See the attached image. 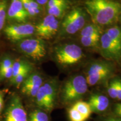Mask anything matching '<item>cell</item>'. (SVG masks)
Returning a JSON list of instances; mask_svg holds the SVG:
<instances>
[{
  "label": "cell",
  "mask_w": 121,
  "mask_h": 121,
  "mask_svg": "<svg viewBox=\"0 0 121 121\" xmlns=\"http://www.w3.org/2000/svg\"><path fill=\"white\" fill-rule=\"evenodd\" d=\"M29 121H49L47 114L42 109H36L29 115Z\"/></svg>",
  "instance_id": "obj_21"
},
{
  "label": "cell",
  "mask_w": 121,
  "mask_h": 121,
  "mask_svg": "<svg viewBox=\"0 0 121 121\" xmlns=\"http://www.w3.org/2000/svg\"><path fill=\"white\" fill-rule=\"evenodd\" d=\"M112 112L113 116L121 119V102L117 103L113 105Z\"/></svg>",
  "instance_id": "obj_26"
},
{
  "label": "cell",
  "mask_w": 121,
  "mask_h": 121,
  "mask_svg": "<svg viewBox=\"0 0 121 121\" xmlns=\"http://www.w3.org/2000/svg\"><path fill=\"white\" fill-rule=\"evenodd\" d=\"M88 104L92 112L102 114L105 112L110 107V100L106 95L100 93H94L89 97Z\"/></svg>",
  "instance_id": "obj_12"
},
{
  "label": "cell",
  "mask_w": 121,
  "mask_h": 121,
  "mask_svg": "<svg viewBox=\"0 0 121 121\" xmlns=\"http://www.w3.org/2000/svg\"><path fill=\"white\" fill-rule=\"evenodd\" d=\"M117 100L121 102V78H118V89H117Z\"/></svg>",
  "instance_id": "obj_27"
},
{
  "label": "cell",
  "mask_w": 121,
  "mask_h": 121,
  "mask_svg": "<svg viewBox=\"0 0 121 121\" xmlns=\"http://www.w3.org/2000/svg\"><path fill=\"white\" fill-rule=\"evenodd\" d=\"M100 36L96 35L90 37H80V42L84 47L89 48L98 47H99Z\"/></svg>",
  "instance_id": "obj_19"
},
{
  "label": "cell",
  "mask_w": 121,
  "mask_h": 121,
  "mask_svg": "<svg viewBox=\"0 0 121 121\" xmlns=\"http://www.w3.org/2000/svg\"><path fill=\"white\" fill-rule=\"evenodd\" d=\"M3 105H4V99L2 94L0 93V112L2 109Z\"/></svg>",
  "instance_id": "obj_30"
},
{
  "label": "cell",
  "mask_w": 121,
  "mask_h": 121,
  "mask_svg": "<svg viewBox=\"0 0 121 121\" xmlns=\"http://www.w3.org/2000/svg\"><path fill=\"white\" fill-rule=\"evenodd\" d=\"M72 106H73L78 112L81 113L86 120L90 117L92 111L87 102L80 100L73 104Z\"/></svg>",
  "instance_id": "obj_17"
},
{
  "label": "cell",
  "mask_w": 121,
  "mask_h": 121,
  "mask_svg": "<svg viewBox=\"0 0 121 121\" xmlns=\"http://www.w3.org/2000/svg\"><path fill=\"white\" fill-rule=\"evenodd\" d=\"M29 65L30 64L22 60H18L13 62V76H12L11 80L16 77L18 74L20 73L22 70L26 69Z\"/></svg>",
  "instance_id": "obj_22"
},
{
  "label": "cell",
  "mask_w": 121,
  "mask_h": 121,
  "mask_svg": "<svg viewBox=\"0 0 121 121\" xmlns=\"http://www.w3.org/2000/svg\"><path fill=\"white\" fill-rule=\"evenodd\" d=\"M13 62L10 58H4L0 65V72H2L6 69L11 67L13 65Z\"/></svg>",
  "instance_id": "obj_25"
},
{
  "label": "cell",
  "mask_w": 121,
  "mask_h": 121,
  "mask_svg": "<svg viewBox=\"0 0 121 121\" xmlns=\"http://www.w3.org/2000/svg\"><path fill=\"white\" fill-rule=\"evenodd\" d=\"M115 71L114 62L106 60H95L88 65L85 77L89 86H93L110 80Z\"/></svg>",
  "instance_id": "obj_4"
},
{
  "label": "cell",
  "mask_w": 121,
  "mask_h": 121,
  "mask_svg": "<svg viewBox=\"0 0 121 121\" xmlns=\"http://www.w3.org/2000/svg\"><path fill=\"white\" fill-rule=\"evenodd\" d=\"M118 77H113L109 80L108 87L107 93L111 99L116 100L117 98L118 89Z\"/></svg>",
  "instance_id": "obj_20"
},
{
  "label": "cell",
  "mask_w": 121,
  "mask_h": 121,
  "mask_svg": "<svg viewBox=\"0 0 121 121\" xmlns=\"http://www.w3.org/2000/svg\"><path fill=\"white\" fill-rule=\"evenodd\" d=\"M31 69H32V68H31V65H30L26 69H24L20 73L18 74L16 77L11 80L12 84L17 87H19L25 81V80L28 78V76L31 73Z\"/></svg>",
  "instance_id": "obj_18"
},
{
  "label": "cell",
  "mask_w": 121,
  "mask_h": 121,
  "mask_svg": "<svg viewBox=\"0 0 121 121\" xmlns=\"http://www.w3.org/2000/svg\"><path fill=\"white\" fill-rule=\"evenodd\" d=\"M84 54L79 45L76 44H63L56 47L54 57L56 62L63 67L75 65L84 58Z\"/></svg>",
  "instance_id": "obj_5"
},
{
  "label": "cell",
  "mask_w": 121,
  "mask_h": 121,
  "mask_svg": "<svg viewBox=\"0 0 121 121\" xmlns=\"http://www.w3.org/2000/svg\"><path fill=\"white\" fill-rule=\"evenodd\" d=\"M4 121H29L26 110L19 96L14 95L11 98L6 112Z\"/></svg>",
  "instance_id": "obj_10"
},
{
  "label": "cell",
  "mask_w": 121,
  "mask_h": 121,
  "mask_svg": "<svg viewBox=\"0 0 121 121\" xmlns=\"http://www.w3.org/2000/svg\"><path fill=\"white\" fill-rule=\"evenodd\" d=\"M58 92L56 80L52 79L43 82L35 97L38 107L44 111H52L55 105Z\"/></svg>",
  "instance_id": "obj_6"
},
{
  "label": "cell",
  "mask_w": 121,
  "mask_h": 121,
  "mask_svg": "<svg viewBox=\"0 0 121 121\" xmlns=\"http://www.w3.org/2000/svg\"><path fill=\"white\" fill-rule=\"evenodd\" d=\"M68 116L69 121H86L84 116L72 106L68 110Z\"/></svg>",
  "instance_id": "obj_23"
},
{
  "label": "cell",
  "mask_w": 121,
  "mask_h": 121,
  "mask_svg": "<svg viewBox=\"0 0 121 121\" xmlns=\"http://www.w3.org/2000/svg\"><path fill=\"white\" fill-rule=\"evenodd\" d=\"M0 1H1V0H0Z\"/></svg>",
  "instance_id": "obj_32"
},
{
  "label": "cell",
  "mask_w": 121,
  "mask_h": 121,
  "mask_svg": "<svg viewBox=\"0 0 121 121\" xmlns=\"http://www.w3.org/2000/svg\"><path fill=\"white\" fill-rule=\"evenodd\" d=\"M84 7L92 22L100 28L118 22L121 3L117 0H86Z\"/></svg>",
  "instance_id": "obj_1"
},
{
  "label": "cell",
  "mask_w": 121,
  "mask_h": 121,
  "mask_svg": "<svg viewBox=\"0 0 121 121\" xmlns=\"http://www.w3.org/2000/svg\"><path fill=\"white\" fill-rule=\"evenodd\" d=\"M88 16L86 11L75 7L65 15L60 22L58 35L60 37H69L80 32L87 24Z\"/></svg>",
  "instance_id": "obj_3"
},
{
  "label": "cell",
  "mask_w": 121,
  "mask_h": 121,
  "mask_svg": "<svg viewBox=\"0 0 121 121\" xmlns=\"http://www.w3.org/2000/svg\"><path fill=\"white\" fill-rule=\"evenodd\" d=\"M43 84V78L38 73H31L22 84V92L23 94L35 97L39 89Z\"/></svg>",
  "instance_id": "obj_11"
},
{
  "label": "cell",
  "mask_w": 121,
  "mask_h": 121,
  "mask_svg": "<svg viewBox=\"0 0 121 121\" xmlns=\"http://www.w3.org/2000/svg\"><path fill=\"white\" fill-rule=\"evenodd\" d=\"M29 16H37L41 12V6L34 0H20Z\"/></svg>",
  "instance_id": "obj_15"
},
{
  "label": "cell",
  "mask_w": 121,
  "mask_h": 121,
  "mask_svg": "<svg viewBox=\"0 0 121 121\" xmlns=\"http://www.w3.org/2000/svg\"><path fill=\"white\" fill-rule=\"evenodd\" d=\"M100 28L95 24L89 23L87 24L82 30L80 31V37H94L96 35H101Z\"/></svg>",
  "instance_id": "obj_16"
},
{
  "label": "cell",
  "mask_w": 121,
  "mask_h": 121,
  "mask_svg": "<svg viewBox=\"0 0 121 121\" xmlns=\"http://www.w3.org/2000/svg\"><path fill=\"white\" fill-rule=\"evenodd\" d=\"M85 77L76 75L69 77L63 84L60 90V99L64 104H71L80 100L88 90Z\"/></svg>",
  "instance_id": "obj_2"
},
{
  "label": "cell",
  "mask_w": 121,
  "mask_h": 121,
  "mask_svg": "<svg viewBox=\"0 0 121 121\" xmlns=\"http://www.w3.org/2000/svg\"><path fill=\"white\" fill-rule=\"evenodd\" d=\"M118 22H119V24H120V26H121V13L120 16H119V21H118Z\"/></svg>",
  "instance_id": "obj_31"
},
{
  "label": "cell",
  "mask_w": 121,
  "mask_h": 121,
  "mask_svg": "<svg viewBox=\"0 0 121 121\" xmlns=\"http://www.w3.org/2000/svg\"><path fill=\"white\" fill-rule=\"evenodd\" d=\"M99 47L105 60L121 62V40L112 38L105 31L101 34Z\"/></svg>",
  "instance_id": "obj_7"
},
{
  "label": "cell",
  "mask_w": 121,
  "mask_h": 121,
  "mask_svg": "<svg viewBox=\"0 0 121 121\" xmlns=\"http://www.w3.org/2000/svg\"><path fill=\"white\" fill-rule=\"evenodd\" d=\"M7 6L6 1L0 2V31L4 28L7 17Z\"/></svg>",
  "instance_id": "obj_24"
},
{
  "label": "cell",
  "mask_w": 121,
  "mask_h": 121,
  "mask_svg": "<svg viewBox=\"0 0 121 121\" xmlns=\"http://www.w3.org/2000/svg\"><path fill=\"white\" fill-rule=\"evenodd\" d=\"M4 32L9 39L20 42L31 37L35 32V29L32 24L22 23L7 26L4 29Z\"/></svg>",
  "instance_id": "obj_9"
},
{
  "label": "cell",
  "mask_w": 121,
  "mask_h": 121,
  "mask_svg": "<svg viewBox=\"0 0 121 121\" xmlns=\"http://www.w3.org/2000/svg\"><path fill=\"white\" fill-rule=\"evenodd\" d=\"M104 121H121V119L113 115L112 116H110V117L106 118Z\"/></svg>",
  "instance_id": "obj_28"
},
{
  "label": "cell",
  "mask_w": 121,
  "mask_h": 121,
  "mask_svg": "<svg viewBox=\"0 0 121 121\" xmlns=\"http://www.w3.org/2000/svg\"><path fill=\"white\" fill-rule=\"evenodd\" d=\"M36 2H37L40 6L46 5L47 4L48 0H34Z\"/></svg>",
  "instance_id": "obj_29"
},
{
  "label": "cell",
  "mask_w": 121,
  "mask_h": 121,
  "mask_svg": "<svg viewBox=\"0 0 121 121\" xmlns=\"http://www.w3.org/2000/svg\"><path fill=\"white\" fill-rule=\"evenodd\" d=\"M19 48L22 53L33 60H41L47 54L46 45L40 38H28L23 39L19 42Z\"/></svg>",
  "instance_id": "obj_8"
},
{
  "label": "cell",
  "mask_w": 121,
  "mask_h": 121,
  "mask_svg": "<svg viewBox=\"0 0 121 121\" xmlns=\"http://www.w3.org/2000/svg\"><path fill=\"white\" fill-rule=\"evenodd\" d=\"M7 17L10 20L22 22H25L29 16L20 0H11L7 11Z\"/></svg>",
  "instance_id": "obj_13"
},
{
  "label": "cell",
  "mask_w": 121,
  "mask_h": 121,
  "mask_svg": "<svg viewBox=\"0 0 121 121\" xmlns=\"http://www.w3.org/2000/svg\"><path fill=\"white\" fill-rule=\"evenodd\" d=\"M46 5L48 15H52L58 19L62 18L69 9L67 0H48Z\"/></svg>",
  "instance_id": "obj_14"
}]
</instances>
